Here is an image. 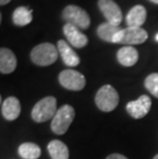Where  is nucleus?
Returning <instances> with one entry per match:
<instances>
[{
    "label": "nucleus",
    "mask_w": 158,
    "mask_h": 159,
    "mask_svg": "<svg viewBox=\"0 0 158 159\" xmlns=\"http://www.w3.org/2000/svg\"><path fill=\"white\" fill-rule=\"evenodd\" d=\"M155 39H156V41L158 42V33H157V34H156V36H155Z\"/></svg>",
    "instance_id": "obj_24"
},
{
    "label": "nucleus",
    "mask_w": 158,
    "mask_h": 159,
    "mask_svg": "<svg viewBox=\"0 0 158 159\" xmlns=\"http://www.w3.org/2000/svg\"><path fill=\"white\" fill-rule=\"evenodd\" d=\"M32 9H29L26 6H20L16 8L12 13V22L15 25L24 27L29 25L32 22Z\"/></svg>",
    "instance_id": "obj_18"
},
{
    "label": "nucleus",
    "mask_w": 158,
    "mask_h": 159,
    "mask_svg": "<svg viewBox=\"0 0 158 159\" xmlns=\"http://www.w3.org/2000/svg\"><path fill=\"white\" fill-rule=\"evenodd\" d=\"M1 112L3 117L7 120H16L21 114V104L15 97H9L2 103Z\"/></svg>",
    "instance_id": "obj_12"
},
{
    "label": "nucleus",
    "mask_w": 158,
    "mask_h": 159,
    "mask_svg": "<svg viewBox=\"0 0 158 159\" xmlns=\"http://www.w3.org/2000/svg\"><path fill=\"white\" fill-rule=\"evenodd\" d=\"M151 2H153V3H155V4H158V0H150Z\"/></svg>",
    "instance_id": "obj_23"
},
{
    "label": "nucleus",
    "mask_w": 158,
    "mask_h": 159,
    "mask_svg": "<svg viewBox=\"0 0 158 159\" xmlns=\"http://www.w3.org/2000/svg\"><path fill=\"white\" fill-rule=\"evenodd\" d=\"M16 68V57L11 49L2 47L0 49V72L9 74Z\"/></svg>",
    "instance_id": "obj_13"
},
{
    "label": "nucleus",
    "mask_w": 158,
    "mask_h": 159,
    "mask_svg": "<svg viewBox=\"0 0 158 159\" xmlns=\"http://www.w3.org/2000/svg\"><path fill=\"white\" fill-rule=\"evenodd\" d=\"M147 11L143 5H136L126 16V24L129 27H141L146 22Z\"/></svg>",
    "instance_id": "obj_14"
},
{
    "label": "nucleus",
    "mask_w": 158,
    "mask_h": 159,
    "mask_svg": "<svg viewBox=\"0 0 158 159\" xmlns=\"http://www.w3.org/2000/svg\"><path fill=\"white\" fill-rule=\"evenodd\" d=\"M62 16L68 24L85 30L90 25V18L88 13L83 8L77 5H68L64 8Z\"/></svg>",
    "instance_id": "obj_6"
},
{
    "label": "nucleus",
    "mask_w": 158,
    "mask_h": 159,
    "mask_svg": "<svg viewBox=\"0 0 158 159\" xmlns=\"http://www.w3.org/2000/svg\"><path fill=\"white\" fill-rule=\"evenodd\" d=\"M121 29H120L119 26L113 25V24H111L109 22H106V23L101 24V25L97 27V36L102 40H104V41L113 43L114 37L116 36V34Z\"/></svg>",
    "instance_id": "obj_16"
},
{
    "label": "nucleus",
    "mask_w": 158,
    "mask_h": 159,
    "mask_svg": "<svg viewBox=\"0 0 158 159\" xmlns=\"http://www.w3.org/2000/svg\"><path fill=\"white\" fill-rule=\"evenodd\" d=\"M9 2H11V0H0V4L1 5H5Z\"/></svg>",
    "instance_id": "obj_22"
},
{
    "label": "nucleus",
    "mask_w": 158,
    "mask_h": 159,
    "mask_svg": "<svg viewBox=\"0 0 158 159\" xmlns=\"http://www.w3.org/2000/svg\"><path fill=\"white\" fill-rule=\"evenodd\" d=\"M19 154L23 159H37L41 155V150L34 143H24L19 147Z\"/></svg>",
    "instance_id": "obj_19"
},
{
    "label": "nucleus",
    "mask_w": 158,
    "mask_h": 159,
    "mask_svg": "<svg viewBox=\"0 0 158 159\" xmlns=\"http://www.w3.org/2000/svg\"><path fill=\"white\" fill-rule=\"evenodd\" d=\"M151 99L146 94L141 96L136 101H132L126 105V111L134 119H140L146 116L151 109Z\"/></svg>",
    "instance_id": "obj_9"
},
{
    "label": "nucleus",
    "mask_w": 158,
    "mask_h": 159,
    "mask_svg": "<svg viewBox=\"0 0 158 159\" xmlns=\"http://www.w3.org/2000/svg\"><path fill=\"white\" fill-rule=\"evenodd\" d=\"M117 60L122 66L132 67L139 60V53L133 46H123L117 52Z\"/></svg>",
    "instance_id": "obj_15"
},
{
    "label": "nucleus",
    "mask_w": 158,
    "mask_h": 159,
    "mask_svg": "<svg viewBox=\"0 0 158 159\" xmlns=\"http://www.w3.org/2000/svg\"><path fill=\"white\" fill-rule=\"evenodd\" d=\"M58 50L63 62L68 67H76L80 64L78 55L74 52L72 47L65 40H59L58 41Z\"/></svg>",
    "instance_id": "obj_11"
},
{
    "label": "nucleus",
    "mask_w": 158,
    "mask_h": 159,
    "mask_svg": "<svg viewBox=\"0 0 158 159\" xmlns=\"http://www.w3.org/2000/svg\"><path fill=\"white\" fill-rule=\"evenodd\" d=\"M106 159H129V158H126L125 156H123V155H121V154L114 153V154L109 155V156L107 157Z\"/></svg>",
    "instance_id": "obj_21"
},
{
    "label": "nucleus",
    "mask_w": 158,
    "mask_h": 159,
    "mask_svg": "<svg viewBox=\"0 0 158 159\" xmlns=\"http://www.w3.org/2000/svg\"><path fill=\"white\" fill-rule=\"evenodd\" d=\"M75 117L74 108L70 105H64L56 111L52 119V130L56 134H64L68 130L72 121Z\"/></svg>",
    "instance_id": "obj_3"
},
{
    "label": "nucleus",
    "mask_w": 158,
    "mask_h": 159,
    "mask_svg": "<svg viewBox=\"0 0 158 159\" xmlns=\"http://www.w3.org/2000/svg\"><path fill=\"white\" fill-rule=\"evenodd\" d=\"M59 81L61 85L69 90H81L85 86V77L78 71L67 69L60 73Z\"/></svg>",
    "instance_id": "obj_7"
},
{
    "label": "nucleus",
    "mask_w": 158,
    "mask_h": 159,
    "mask_svg": "<svg viewBox=\"0 0 158 159\" xmlns=\"http://www.w3.org/2000/svg\"><path fill=\"white\" fill-rule=\"evenodd\" d=\"M59 50L52 43L45 42L35 46L31 52L32 62L38 66H49L58 60Z\"/></svg>",
    "instance_id": "obj_1"
},
{
    "label": "nucleus",
    "mask_w": 158,
    "mask_h": 159,
    "mask_svg": "<svg viewBox=\"0 0 158 159\" xmlns=\"http://www.w3.org/2000/svg\"><path fill=\"white\" fill-rule=\"evenodd\" d=\"M48 153L52 159H68L69 150L63 142L59 140H53L49 142L47 146Z\"/></svg>",
    "instance_id": "obj_17"
},
{
    "label": "nucleus",
    "mask_w": 158,
    "mask_h": 159,
    "mask_svg": "<svg viewBox=\"0 0 158 159\" xmlns=\"http://www.w3.org/2000/svg\"><path fill=\"white\" fill-rule=\"evenodd\" d=\"M145 87L153 94L158 98V73H152L145 80Z\"/></svg>",
    "instance_id": "obj_20"
},
{
    "label": "nucleus",
    "mask_w": 158,
    "mask_h": 159,
    "mask_svg": "<svg viewBox=\"0 0 158 159\" xmlns=\"http://www.w3.org/2000/svg\"><path fill=\"white\" fill-rule=\"evenodd\" d=\"M148 33L141 27H127L121 29L114 37L113 43H121V44H142L147 40Z\"/></svg>",
    "instance_id": "obj_5"
},
{
    "label": "nucleus",
    "mask_w": 158,
    "mask_h": 159,
    "mask_svg": "<svg viewBox=\"0 0 158 159\" xmlns=\"http://www.w3.org/2000/svg\"><path fill=\"white\" fill-rule=\"evenodd\" d=\"M63 31L70 44L74 47H76V48H82V47H84L87 44V42H88V39H87L86 35L83 34L79 30V28L71 25V24L67 23L66 25L64 26Z\"/></svg>",
    "instance_id": "obj_10"
},
{
    "label": "nucleus",
    "mask_w": 158,
    "mask_h": 159,
    "mask_svg": "<svg viewBox=\"0 0 158 159\" xmlns=\"http://www.w3.org/2000/svg\"><path fill=\"white\" fill-rule=\"evenodd\" d=\"M119 96L113 86L106 84L97 90L96 96V104L100 110L104 112H111L117 107Z\"/></svg>",
    "instance_id": "obj_4"
},
{
    "label": "nucleus",
    "mask_w": 158,
    "mask_h": 159,
    "mask_svg": "<svg viewBox=\"0 0 158 159\" xmlns=\"http://www.w3.org/2000/svg\"><path fill=\"white\" fill-rule=\"evenodd\" d=\"M153 159H158V154H157V155H156V156H155V157H154Z\"/></svg>",
    "instance_id": "obj_25"
},
{
    "label": "nucleus",
    "mask_w": 158,
    "mask_h": 159,
    "mask_svg": "<svg viewBox=\"0 0 158 159\" xmlns=\"http://www.w3.org/2000/svg\"><path fill=\"white\" fill-rule=\"evenodd\" d=\"M56 100L53 97H46L40 100L33 107L31 116L36 122H44L52 119L56 113Z\"/></svg>",
    "instance_id": "obj_2"
},
{
    "label": "nucleus",
    "mask_w": 158,
    "mask_h": 159,
    "mask_svg": "<svg viewBox=\"0 0 158 159\" xmlns=\"http://www.w3.org/2000/svg\"><path fill=\"white\" fill-rule=\"evenodd\" d=\"M100 11H102L107 22L119 26L122 21V11L118 4L113 0H99L97 1Z\"/></svg>",
    "instance_id": "obj_8"
}]
</instances>
